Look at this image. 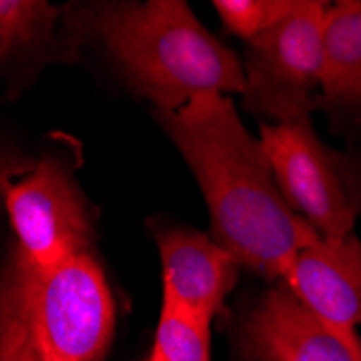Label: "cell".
I'll return each instance as SVG.
<instances>
[{
  "mask_svg": "<svg viewBox=\"0 0 361 361\" xmlns=\"http://www.w3.org/2000/svg\"><path fill=\"white\" fill-rule=\"evenodd\" d=\"M160 121L202 186L212 240L240 267L283 283L299 253L322 238L286 204L264 147L234 102L223 93H200Z\"/></svg>",
  "mask_w": 361,
  "mask_h": 361,
  "instance_id": "6da1fadb",
  "label": "cell"
},
{
  "mask_svg": "<svg viewBox=\"0 0 361 361\" xmlns=\"http://www.w3.org/2000/svg\"><path fill=\"white\" fill-rule=\"evenodd\" d=\"M95 28L126 78L160 117L180 111L200 93L245 91L238 56L182 0L106 5Z\"/></svg>",
  "mask_w": 361,
  "mask_h": 361,
  "instance_id": "7a4b0ae2",
  "label": "cell"
},
{
  "mask_svg": "<svg viewBox=\"0 0 361 361\" xmlns=\"http://www.w3.org/2000/svg\"><path fill=\"white\" fill-rule=\"evenodd\" d=\"M259 143L290 210L324 240L350 236L361 214V158L326 147L312 121L262 123Z\"/></svg>",
  "mask_w": 361,
  "mask_h": 361,
  "instance_id": "3957f363",
  "label": "cell"
},
{
  "mask_svg": "<svg viewBox=\"0 0 361 361\" xmlns=\"http://www.w3.org/2000/svg\"><path fill=\"white\" fill-rule=\"evenodd\" d=\"M326 7L320 0H299L288 18L247 44L243 91L247 111L271 123L312 121V113L320 109Z\"/></svg>",
  "mask_w": 361,
  "mask_h": 361,
  "instance_id": "277c9868",
  "label": "cell"
},
{
  "mask_svg": "<svg viewBox=\"0 0 361 361\" xmlns=\"http://www.w3.org/2000/svg\"><path fill=\"white\" fill-rule=\"evenodd\" d=\"M30 301L37 334L50 346L78 361L104 357L115 331V303L91 251L46 275L30 264Z\"/></svg>",
  "mask_w": 361,
  "mask_h": 361,
  "instance_id": "5b68a950",
  "label": "cell"
},
{
  "mask_svg": "<svg viewBox=\"0 0 361 361\" xmlns=\"http://www.w3.org/2000/svg\"><path fill=\"white\" fill-rule=\"evenodd\" d=\"M18 249L39 275L91 249V219L80 190L56 158H44L5 188Z\"/></svg>",
  "mask_w": 361,
  "mask_h": 361,
  "instance_id": "8992f818",
  "label": "cell"
},
{
  "mask_svg": "<svg viewBox=\"0 0 361 361\" xmlns=\"http://www.w3.org/2000/svg\"><path fill=\"white\" fill-rule=\"evenodd\" d=\"M238 342L240 361H361L286 283L251 305Z\"/></svg>",
  "mask_w": 361,
  "mask_h": 361,
  "instance_id": "52a82bcc",
  "label": "cell"
},
{
  "mask_svg": "<svg viewBox=\"0 0 361 361\" xmlns=\"http://www.w3.org/2000/svg\"><path fill=\"white\" fill-rule=\"evenodd\" d=\"M361 359V240H318L283 281Z\"/></svg>",
  "mask_w": 361,
  "mask_h": 361,
  "instance_id": "ba28073f",
  "label": "cell"
},
{
  "mask_svg": "<svg viewBox=\"0 0 361 361\" xmlns=\"http://www.w3.org/2000/svg\"><path fill=\"white\" fill-rule=\"evenodd\" d=\"M165 292L208 320L236 286L240 262L197 229H162L156 234Z\"/></svg>",
  "mask_w": 361,
  "mask_h": 361,
  "instance_id": "9c48e42d",
  "label": "cell"
},
{
  "mask_svg": "<svg viewBox=\"0 0 361 361\" xmlns=\"http://www.w3.org/2000/svg\"><path fill=\"white\" fill-rule=\"evenodd\" d=\"M320 109L336 121L361 119V3L329 5L322 28Z\"/></svg>",
  "mask_w": 361,
  "mask_h": 361,
  "instance_id": "30bf717a",
  "label": "cell"
},
{
  "mask_svg": "<svg viewBox=\"0 0 361 361\" xmlns=\"http://www.w3.org/2000/svg\"><path fill=\"white\" fill-rule=\"evenodd\" d=\"M0 361H44L30 301V262L20 249L0 281Z\"/></svg>",
  "mask_w": 361,
  "mask_h": 361,
  "instance_id": "8fae6325",
  "label": "cell"
},
{
  "mask_svg": "<svg viewBox=\"0 0 361 361\" xmlns=\"http://www.w3.org/2000/svg\"><path fill=\"white\" fill-rule=\"evenodd\" d=\"M152 353L160 361H210V320L165 292Z\"/></svg>",
  "mask_w": 361,
  "mask_h": 361,
  "instance_id": "7c38bea8",
  "label": "cell"
},
{
  "mask_svg": "<svg viewBox=\"0 0 361 361\" xmlns=\"http://www.w3.org/2000/svg\"><path fill=\"white\" fill-rule=\"evenodd\" d=\"M56 9L42 0H0V61L44 42Z\"/></svg>",
  "mask_w": 361,
  "mask_h": 361,
  "instance_id": "4fadbf2b",
  "label": "cell"
},
{
  "mask_svg": "<svg viewBox=\"0 0 361 361\" xmlns=\"http://www.w3.org/2000/svg\"><path fill=\"white\" fill-rule=\"evenodd\" d=\"M223 24L247 44L297 9L299 0H216Z\"/></svg>",
  "mask_w": 361,
  "mask_h": 361,
  "instance_id": "5bb4252c",
  "label": "cell"
},
{
  "mask_svg": "<svg viewBox=\"0 0 361 361\" xmlns=\"http://www.w3.org/2000/svg\"><path fill=\"white\" fill-rule=\"evenodd\" d=\"M28 165L24 160H13L0 154V192H5V188L11 184V180L20 173H24Z\"/></svg>",
  "mask_w": 361,
  "mask_h": 361,
  "instance_id": "9a60e30c",
  "label": "cell"
},
{
  "mask_svg": "<svg viewBox=\"0 0 361 361\" xmlns=\"http://www.w3.org/2000/svg\"><path fill=\"white\" fill-rule=\"evenodd\" d=\"M39 336V334H37ZM39 344H42V357H44V361H78V359H74V357H70V355H63V353H59L54 346H50L42 336H39Z\"/></svg>",
  "mask_w": 361,
  "mask_h": 361,
  "instance_id": "2e32d148",
  "label": "cell"
},
{
  "mask_svg": "<svg viewBox=\"0 0 361 361\" xmlns=\"http://www.w3.org/2000/svg\"><path fill=\"white\" fill-rule=\"evenodd\" d=\"M147 361H160V359H158V357H156V355H154V353H152V355H149V359H147Z\"/></svg>",
  "mask_w": 361,
  "mask_h": 361,
  "instance_id": "e0dca14e",
  "label": "cell"
}]
</instances>
